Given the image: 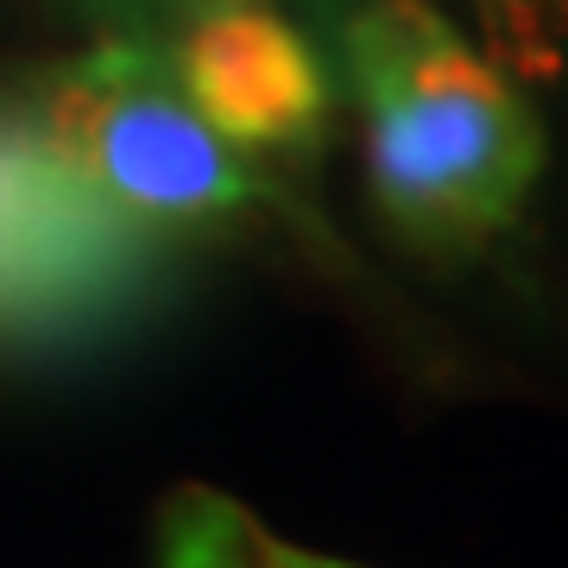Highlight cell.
Segmentation results:
<instances>
[{
	"label": "cell",
	"instance_id": "3",
	"mask_svg": "<svg viewBox=\"0 0 568 568\" xmlns=\"http://www.w3.org/2000/svg\"><path fill=\"white\" fill-rule=\"evenodd\" d=\"M159 227L82 183L32 114L0 108V342L95 335L159 278Z\"/></svg>",
	"mask_w": 568,
	"mask_h": 568
},
{
	"label": "cell",
	"instance_id": "1",
	"mask_svg": "<svg viewBox=\"0 0 568 568\" xmlns=\"http://www.w3.org/2000/svg\"><path fill=\"white\" fill-rule=\"evenodd\" d=\"M366 126L373 203L429 253H474L525 215L544 178V121L518 77L436 0H366L342 32Z\"/></svg>",
	"mask_w": 568,
	"mask_h": 568
},
{
	"label": "cell",
	"instance_id": "7",
	"mask_svg": "<svg viewBox=\"0 0 568 568\" xmlns=\"http://www.w3.org/2000/svg\"><path fill=\"white\" fill-rule=\"evenodd\" d=\"M70 7L89 13L108 39H145V44H164L183 13V0H70Z\"/></svg>",
	"mask_w": 568,
	"mask_h": 568
},
{
	"label": "cell",
	"instance_id": "6",
	"mask_svg": "<svg viewBox=\"0 0 568 568\" xmlns=\"http://www.w3.org/2000/svg\"><path fill=\"white\" fill-rule=\"evenodd\" d=\"M487 58L518 82H549L568 63V0H467Z\"/></svg>",
	"mask_w": 568,
	"mask_h": 568
},
{
	"label": "cell",
	"instance_id": "4",
	"mask_svg": "<svg viewBox=\"0 0 568 568\" xmlns=\"http://www.w3.org/2000/svg\"><path fill=\"white\" fill-rule=\"evenodd\" d=\"M190 108L234 152H304L328 121V77L278 0H183L164 39Z\"/></svg>",
	"mask_w": 568,
	"mask_h": 568
},
{
	"label": "cell",
	"instance_id": "5",
	"mask_svg": "<svg viewBox=\"0 0 568 568\" xmlns=\"http://www.w3.org/2000/svg\"><path fill=\"white\" fill-rule=\"evenodd\" d=\"M152 568H354L291 544L215 487H183L159 506Z\"/></svg>",
	"mask_w": 568,
	"mask_h": 568
},
{
	"label": "cell",
	"instance_id": "2",
	"mask_svg": "<svg viewBox=\"0 0 568 568\" xmlns=\"http://www.w3.org/2000/svg\"><path fill=\"white\" fill-rule=\"evenodd\" d=\"M32 121L82 183L145 227L222 222L260 196L253 164L190 108L164 44L102 39L39 77Z\"/></svg>",
	"mask_w": 568,
	"mask_h": 568
}]
</instances>
